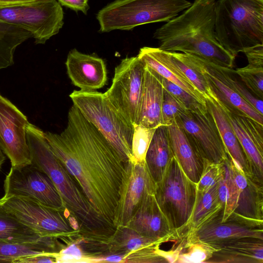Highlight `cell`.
I'll return each instance as SVG.
<instances>
[{
  "mask_svg": "<svg viewBox=\"0 0 263 263\" xmlns=\"http://www.w3.org/2000/svg\"><path fill=\"white\" fill-rule=\"evenodd\" d=\"M53 154L75 180L95 213L112 222L125 163L100 132L73 105L60 134L44 133Z\"/></svg>",
  "mask_w": 263,
  "mask_h": 263,
  "instance_id": "6da1fadb",
  "label": "cell"
},
{
  "mask_svg": "<svg viewBox=\"0 0 263 263\" xmlns=\"http://www.w3.org/2000/svg\"><path fill=\"white\" fill-rule=\"evenodd\" d=\"M215 0H194L179 15L167 22L154 33L160 49L180 51L232 68L236 56L218 41L215 32Z\"/></svg>",
  "mask_w": 263,
  "mask_h": 263,
  "instance_id": "7a4b0ae2",
  "label": "cell"
},
{
  "mask_svg": "<svg viewBox=\"0 0 263 263\" xmlns=\"http://www.w3.org/2000/svg\"><path fill=\"white\" fill-rule=\"evenodd\" d=\"M26 138L30 163L50 178L65 207L77 218L81 228L92 231H113L115 228L95 213L75 180L55 157L44 132L29 123L26 127Z\"/></svg>",
  "mask_w": 263,
  "mask_h": 263,
  "instance_id": "3957f363",
  "label": "cell"
},
{
  "mask_svg": "<svg viewBox=\"0 0 263 263\" xmlns=\"http://www.w3.org/2000/svg\"><path fill=\"white\" fill-rule=\"evenodd\" d=\"M215 32L219 43L235 56L245 48L263 44V2L218 0Z\"/></svg>",
  "mask_w": 263,
  "mask_h": 263,
  "instance_id": "277c9868",
  "label": "cell"
},
{
  "mask_svg": "<svg viewBox=\"0 0 263 263\" xmlns=\"http://www.w3.org/2000/svg\"><path fill=\"white\" fill-rule=\"evenodd\" d=\"M69 97L73 105L104 137L125 163L133 158V125L113 105L105 93L75 90Z\"/></svg>",
  "mask_w": 263,
  "mask_h": 263,
  "instance_id": "5b68a950",
  "label": "cell"
},
{
  "mask_svg": "<svg viewBox=\"0 0 263 263\" xmlns=\"http://www.w3.org/2000/svg\"><path fill=\"white\" fill-rule=\"evenodd\" d=\"M187 0H115L97 14L101 32L129 30L148 23L168 22L186 10Z\"/></svg>",
  "mask_w": 263,
  "mask_h": 263,
  "instance_id": "8992f818",
  "label": "cell"
},
{
  "mask_svg": "<svg viewBox=\"0 0 263 263\" xmlns=\"http://www.w3.org/2000/svg\"><path fill=\"white\" fill-rule=\"evenodd\" d=\"M154 194L172 230L185 231L195 205L197 184L187 177L175 156L156 183Z\"/></svg>",
  "mask_w": 263,
  "mask_h": 263,
  "instance_id": "52a82bcc",
  "label": "cell"
},
{
  "mask_svg": "<svg viewBox=\"0 0 263 263\" xmlns=\"http://www.w3.org/2000/svg\"><path fill=\"white\" fill-rule=\"evenodd\" d=\"M63 18V9L56 0L0 8V20L29 32L36 44H44L58 34Z\"/></svg>",
  "mask_w": 263,
  "mask_h": 263,
  "instance_id": "ba28073f",
  "label": "cell"
},
{
  "mask_svg": "<svg viewBox=\"0 0 263 263\" xmlns=\"http://www.w3.org/2000/svg\"><path fill=\"white\" fill-rule=\"evenodd\" d=\"M0 202L10 214L41 237L59 238L78 231L70 226L64 214V210L24 197H2Z\"/></svg>",
  "mask_w": 263,
  "mask_h": 263,
  "instance_id": "9c48e42d",
  "label": "cell"
},
{
  "mask_svg": "<svg viewBox=\"0 0 263 263\" xmlns=\"http://www.w3.org/2000/svg\"><path fill=\"white\" fill-rule=\"evenodd\" d=\"M145 65L137 57L123 59L115 69L106 96L133 125L137 123L143 89Z\"/></svg>",
  "mask_w": 263,
  "mask_h": 263,
  "instance_id": "30bf717a",
  "label": "cell"
},
{
  "mask_svg": "<svg viewBox=\"0 0 263 263\" xmlns=\"http://www.w3.org/2000/svg\"><path fill=\"white\" fill-rule=\"evenodd\" d=\"M4 198L24 197L55 209L66 208L50 178L31 163L11 166L4 180Z\"/></svg>",
  "mask_w": 263,
  "mask_h": 263,
  "instance_id": "8fae6325",
  "label": "cell"
},
{
  "mask_svg": "<svg viewBox=\"0 0 263 263\" xmlns=\"http://www.w3.org/2000/svg\"><path fill=\"white\" fill-rule=\"evenodd\" d=\"M155 186L145 160L138 161L134 158L128 160L125 163L113 217L114 226L116 228L126 226L145 198L155 193Z\"/></svg>",
  "mask_w": 263,
  "mask_h": 263,
  "instance_id": "7c38bea8",
  "label": "cell"
},
{
  "mask_svg": "<svg viewBox=\"0 0 263 263\" xmlns=\"http://www.w3.org/2000/svg\"><path fill=\"white\" fill-rule=\"evenodd\" d=\"M176 121L192 140L204 161L221 164L228 158L229 155L208 109L202 114L187 110Z\"/></svg>",
  "mask_w": 263,
  "mask_h": 263,
  "instance_id": "4fadbf2b",
  "label": "cell"
},
{
  "mask_svg": "<svg viewBox=\"0 0 263 263\" xmlns=\"http://www.w3.org/2000/svg\"><path fill=\"white\" fill-rule=\"evenodd\" d=\"M29 123L26 116L0 94V147L12 166L31 163L26 138Z\"/></svg>",
  "mask_w": 263,
  "mask_h": 263,
  "instance_id": "5bb4252c",
  "label": "cell"
},
{
  "mask_svg": "<svg viewBox=\"0 0 263 263\" xmlns=\"http://www.w3.org/2000/svg\"><path fill=\"white\" fill-rule=\"evenodd\" d=\"M191 55L215 94L217 99L216 102L220 107L235 114L248 116L263 125V116L243 100L229 82L227 76L229 68Z\"/></svg>",
  "mask_w": 263,
  "mask_h": 263,
  "instance_id": "9a60e30c",
  "label": "cell"
},
{
  "mask_svg": "<svg viewBox=\"0 0 263 263\" xmlns=\"http://www.w3.org/2000/svg\"><path fill=\"white\" fill-rule=\"evenodd\" d=\"M229 161L238 196L227 220L263 228V184L247 176L230 156Z\"/></svg>",
  "mask_w": 263,
  "mask_h": 263,
  "instance_id": "2e32d148",
  "label": "cell"
},
{
  "mask_svg": "<svg viewBox=\"0 0 263 263\" xmlns=\"http://www.w3.org/2000/svg\"><path fill=\"white\" fill-rule=\"evenodd\" d=\"M65 65L72 84L81 90H97L106 83V65L104 60L97 56L73 49L67 55Z\"/></svg>",
  "mask_w": 263,
  "mask_h": 263,
  "instance_id": "e0dca14e",
  "label": "cell"
},
{
  "mask_svg": "<svg viewBox=\"0 0 263 263\" xmlns=\"http://www.w3.org/2000/svg\"><path fill=\"white\" fill-rule=\"evenodd\" d=\"M137 57L158 74L179 86L206 105L204 96L185 77L167 51L159 48L144 47L140 49Z\"/></svg>",
  "mask_w": 263,
  "mask_h": 263,
  "instance_id": "ac0fdd59",
  "label": "cell"
},
{
  "mask_svg": "<svg viewBox=\"0 0 263 263\" xmlns=\"http://www.w3.org/2000/svg\"><path fill=\"white\" fill-rule=\"evenodd\" d=\"M221 220V217H217L197 230L186 233V234L212 246L242 237L263 239L262 228L251 226L230 220L222 222Z\"/></svg>",
  "mask_w": 263,
  "mask_h": 263,
  "instance_id": "d6986e66",
  "label": "cell"
},
{
  "mask_svg": "<svg viewBox=\"0 0 263 263\" xmlns=\"http://www.w3.org/2000/svg\"><path fill=\"white\" fill-rule=\"evenodd\" d=\"M167 128L175 158L187 177L197 184L202 173L204 159L192 140L176 120Z\"/></svg>",
  "mask_w": 263,
  "mask_h": 263,
  "instance_id": "ffe728a7",
  "label": "cell"
},
{
  "mask_svg": "<svg viewBox=\"0 0 263 263\" xmlns=\"http://www.w3.org/2000/svg\"><path fill=\"white\" fill-rule=\"evenodd\" d=\"M125 226L142 235L157 239H162L174 231L159 206L154 193L145 198Z\"/></svg>",
  "mask_w": 263,
  "mask_h": 263,
  "instance_id": "44dd1931",
  "label": "cell"
},
{
  "mask_svg": "<svg viewBox=\"0 0 263 263\" xmlns=\"http://www.w3.org/2000/svg\"><path fill=\"white\" fill-rule=\"evenodd\" d=\"M163 96L164 87L160 76L145 65L142 93L136 124L149 128H157L161 125Z\"/></svg>",
  "mask_w": 263,
  "mask_h": 263,
  "instance_id": "7402d4cb",
  "label": "cell"
},
{
  "mask_svg": "<svg viewBox=\"0 0 263 263\" xmlns=\"http://www.w3.org/2000/svg\"><path fill=\"white\" fill-rule=\"evenodd\" d=\"M212 246L218 249L206 263H263V239L242 237Z\"/></svg>",
  "mask_w": 263,
  "mask_h": 263,
  "instance_id": "603a6c76",
  "label": "cell"
},
{
  "mask_svg": "<svg viewBox=\"0 0 263 263\" xmlns=\"http://www.w3.org/2000/svg\"><path fill=\"white\" fill-rule=\"evenodd\" d=\"M174 157L167 126L160 125L156 128L145 159L156 183L162 179Z\"/></svg>",
  "mask_w": 263,
  "mask_h": 263,
  "instance_id": "cb8c5ba5",
  "label": "cell"
},
{
  "mask_svg": "<svg viewBox=\"0 0 263 263\" xmlns=\"http://www.w3.org/2000/svg\"><path fill=\"white\" fill-rule=\"evenodd\" d=\"M221 108L247 157L252 177L263 184V145L259 143L245 126L239 115Z\"/></svg>",
  "mask_w": 263,
  "mask_h": 263,
  "instance_id": "d4e9b609",
  "label": "cell"
},
{
  "mask_svg": "<svg viewBox=\"0 0 263 263\" xmlns=\"http://www.w3.org/2000/svg\"><path fill=\"white\" fill-rule=\"evenodd\" d=\"M205 101L207 108L214 119L229 155L247 176L252 177L247 157L224 111L214 100H206Z\"/></svg>",
  "mask_w": 263,
  "mask_h": 263,
  "instance_id": "484cf974",
  "label": "cell"
},
{
  "mask_svg": "<svg viewBox=\"0 0 263 263\" xmlns=\"http://www.w3.org/2000/svg\"><path fill=\"white\" fill-rule=\"evenodd\" d=\"M219 181L204 191L197 190L195 205L186 229V233L194 232L217 217L222 218L223 209L218 196Z\"/></svg>",
  "mask_w": 263,
  "mask_h": 263,
  "instance_id": "4316f807",
  "label": "cell"
},
{
  "mask_svg": "<svg viewBox=\"0 0 263 263\" xmlns=\"http://www.w3.org/2000/svg\"><path fill=\"white\" fill-rule=\"evenodd\" d=\"M64 245L54 237H42L35 241L11 242L0 240V262H12L25 256L58 252Z\"/></svg>",
  "mask_w": 263,
  "mask_h": 263,
  "instance_id": "83f0119b",
  "label": "cell"
},
{
  "mask_svg": "<svg viewBox=\"0 0 263 263\" xmlns=\"http://www.w3.org/2000/svg\"><path fill=\"white\" fill-rule=\"evenodd\" d=\"M165 237L157 239L142 235L126 226L116 227L111 235L109 253L128 254L163 242Z\"/></svg>",
  "mask_w": 263,
  "mask_h": 263,
  "instance_id": "f1b7e54d",
  "label": "cell"
},
{
  "mask_svg": "<svg viewBox=\"0 0 263 263\" xmlns=\"http://www.w3.org/2000/svg\"><path fill=\"white\" fill-rule=\"evenodd\" d=\"M31 37L28 31L0 20V69L13 64L16 48Z\"/></svg>",
  "mask_w": 263,
  "mask_h": 263,
  "instance_id": "f546056e",
  "label": "cell"
},
{
  "mask_svg": "<svg viewBox=\"0 0 263 263\" xmlns=\"http://www.w3.org/2000/svg\"><path fill=\"white\" fill-rule=\"evenodd\" d=\"M167 52L183 74L204 96L205 100L217 102L215 94L195 64L192 55L182 52Z\"/></svg>",
  "mask_w": 263,
  "mask_h": 263,
  "instance_id": "4dcf8cb0",
  "label": "cell"
},
{
  "mask_svg": "<svg viewBox=\"0 0 263 263\" xmlns=\"http://www.w3.org/2000/svg\"><path fill=\"white\" fill-rule=\"evenodd\" d=\"M40 236L10 214L0 202V240L11 242L35 241Z\"/></svg>",
  "mask_w": 263,
  "mask_h": 263,
  "instance_id": "1f68e13d",
  "label": "cell"
},
{
  "mask_svg": "<svg viewBox=\"0 0 263 263\" xmlns=\"http://www.w3.org/2000/svg\"><path fill=\"white\" fill-rule=\"evenodd\" d=\"M229 156L222 164V174L219 181L218 196L223 209L221 221L224 222L234 211L238 196V189L229 165Z\"/></svg>",
  "mask_w": 263,
  "mask_h": 263,
  "instance_id": "d6a6232c",
  "label": "cell"
},
{
  "mask_svg": "<svg viewBox=\"0 0 263 263\" xmlns=\"http://www.w3.org/2000/svg\"><path fill=\"white\" fill-rule=\"evenodd\" d=\"M217 249L185 234L183 247L176 262L206 263Z\"/></svg>",
  "mask_w": 263,
  "mask_h": 263,
  "instance_id": "836d02e7",
  "label": "cell"
},
{
  "mask_svg": "<svg viewBox=\"0 0 263 263\" xmlns=\"http://www.w3.org/2000/svg\"><path fill=\"white\" fill-rule=\"evenodd\" d=\"M63 240L68 242L67 246L53 254L56 262H97L98 256L85 252L69 236Z\"/></svg>",
  "mask_w": 263,
  "mask_h": 263,
  "instance_id": "e575fe53",
  "label": "cell"
},
{
  "mask_svg": "<svg viewBox=\"0 0 263 263\" xmlns=\"http://www.w3.org/2000/svg\"><path fill=\"white\" fill-rule=\"evenodd\" d=\"M245 86L255 97L262 100L263 67L247 66L234 70Z\"/></svg>",
  "mask_w": 263,
  "mask_h": 263,
  "instance_id": "d590c367",
  "label": "cell"
},
{
  "mask_svg": "<svg viewBox=\"0 0 263 263\" xmlns=\"http://www.w3.org/2000/svg\"><path fill=\"white\" fill-rule=\"evenodd\" d=\"M132 143L133 158L138 161H145L148 146L156 128L147 127L139 124H134Z\"/></svg>",
  "mask_w": 263,
  "mask_h": 263,
  "instance_id": "8d00e7d4",
  "label": "cell"
},
{
  "mask_svg": "<svg viewBox=\"0 0 263 263\" xmlns=\"http://www.w3.org/2000/svg\"><path fill=\"white\" fill-rule=\"evenodd\" d=\"M164 89L173 96L187 110L196 113H205L206 105L202 104L185 90L160 76Z\"/></svg>",
  "mask_w": 263,
  "mask_h": 263,
  "instance_id": "74e56055",
  "label": "cell"
},
{
  "mask_svg": "<svg viewBox=\"0 0 263 263\" xmlns=\"http://www.w3.org/2000/svg\"><path fill=\"white\" fill-rule=\"evenodd\" d=\"M187 110L173 96L164 89L161 107V125L171 124L182 113Z\"/></svg>",
  "mask_w": 263,
  "mask_h": 263,
  "instance_id": "f35d334b",
  "label": "cell"
},
{
  "mask_svg": "<svg viewBox=\"0 0 263 263\" xmlns=\"http://www.w3.org/2000/svg\"><path fill=\"white\" fill-rule=\"evenodd\" d=\"M235 74V71L232 68L228 69L227 79L233 88L243 100L263 116L262 100L251 93L245 85L237 79Z\"/></svg>",
  "mask_w": 263,
  "mask_h": 263,
  "instance_id": "ab89813d",
  "label": "cell"
},
{
  "mask_svg": "<svg viewBox=\"0 0 263 263\" xmlns=\"http://www.w3.org/2000/svg\"><path fill=\"white\" fill-rule=\"evenodd\" d=\"M222 171L221 163L205 161L202 175L197 184V190L204 191L218 182L221 177Z\"/></svg>",
  "mask_w": 263,
  "mask_h": 263,
  "instance_id": "60d3db41",
  "label": "cell"
},
{
  "mask_svg": "<svg viewBox=\"0 0 263 263\" xmlns=\"http://www.w3.org/2000/svg\"><path fill=\"white\" fill-rule=\"evenodd\" d=\"M242 52L246 55L249 65L263 67V44L248 47Z\"/></svg>",
  "mask_w": 263,
  "mask_h": 263,
  "instance_id": "b9f144b4",
  "label": "cell"
},
{
  "mask_svg": "<svg viewBox=\"0 0 263 263\" xmlns=\"http://www.w3.org/2000/svg\"><path fill=\"white\" fill-rule=\"evenodd\" d=\"M53 253H44L22 257L14 263L56 262Z\"/></svg>",
  "mask_w": 263,
  "mask_h": 263,
  "instance_id": "7bdbcfd3",
  "label": "cell"
},
{
  "mask_svg": "<svg viewBox=\"0 0 263 263\" xmlns=\"http://www.w3.org/2000/svg\"><path fill=\"white\" fill-rule=\"evenodd\" d=\"M61 5L76 11H81L86 14L89 9L88 0H58Z\"/></svg>",
  "mask_w": 263,
  "mask_h": 263,
  "instance_id": "ee69618b",
  "label": "cell"
},
{
  "mask_svg": "<svg viewBox=\"0 0 263 263\" xmlns=\"http://www.w3.org/2000/svg\"><path fill=\"white\" fill-rule=\"evenodd\" d=\"M45 0H0V8L17 6Z\"/></svg>",
  "mask_w": 263,
  "mask_h": 263,
  "instance_id": "f6af8a7d",
  "label": "cell"
},
{
  "mask_svg": "<svg viewBox=\"0 0 263 263\" xmlns=\"http://www.w3.org/2000/svg\"><path fill=\"white\" fill-rule=\"evenodd\" d=\"M6 160V156L0 147V169Z\"/></svg>",
  "mask_w": 263,
  "mask_h": 263,
  "instance_id": "bcb514c9",
  "label": "cell"
},
{
  "mask_svg": "<svg viewBox=\"0 0 263 263\" xmlns=\"http://www.w3.org/2000/svg\"><path fill=\"white\" fill-rule=\"evenodd\" d=\"M258 1H260L261 2H263V0H258Z\"/></svg>",
  "mask_w": 263,
  "mask_h": 263,
  "instance_id": "7dc6e473",
  "label": "cell"
}]
</instances>
